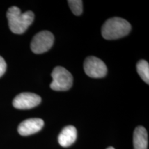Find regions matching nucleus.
<instances>
[{"label":"nucleus","instance_id":"obj_8","mask_svg":"<svg viewBox=\"0 0 149 149\" xmlns=\"http://www.w3.org/2000/svg\"><path fill=\"white\" fill-rule=\"evenodd\" d=\"M77 132L73 126H67L63 128L58 136V142L62 147H68L73 144L77 139Z\"/></svg>","mask_w":149,"mask_h":149},{"label":"nucleus","instance_id":"obj_7","mask_svg":"<svg viewBox=\"0 0 149 149\" xmlns=\"http://www.w3.org/2000/svg\"><path fill=\"white\" fill-rule=\"evenodd\" d=\"M44 122L42 119L31 118L20 123L18 126V133L22 136H29L42 130Z\"/></svg>","mask_w":149,"mask_h":149},{"label":"nucleus","instance_id":"obj_11","mask_svg":"<svg viewBox=\"0 0 149 149\" xmlns=\"http://www.w3.org/2000/svg\"><path fill=\"white\" fill-rule=\"evenodd\" d=\"M68 3L74 15L78 16L82 13L83 3L81 0H70Z\"/></svg>","mask_w":149,"mask_h":149},{"label":"nucleus","instance_id":"obj_9","mask_svg":"<svg viewBox=\"0 0 149 149\" xmlns=\"http://www.w3.org/2000/svg\"><path fill=\"white\" fill-rule=\"evenodd\" d=\"M134 149H147L148 133L146 128L139 126L135 128L133 133Z\"/></svg>","mask_w":149,"mask_h":149},{"label":"nucleus","instance_id":"obj_10","mask_svg":"<svg viewBox=\"0 0 149 149\" xmlns=\"http://www.w3.org/2000/svg\"><path fill=\"white\" fill-rule=\"evenodd\" d=\"M137 71L146 84H149V64L146 60H140L137 64Z\"/></svg>","mask_w":149,"mask_h":149},{"label":"nucleus","instance_id":"obj_2","mask_svg":"<svg viewBox=\"0 0 149 149\" xmlns=\"http://www.w3.org/2000/svg\"><path fill=\"white\" fill-rule=\"evenodd\" d=\"M131 30L129 22L120 17L110 18L102 28V35L108 40H117L127 35Z\"/></svg>","mask_w":149,"mask_h":149},{"label":"nucleus","instance_id":"obj_5","mask_svg":"<svg viewBox=\"0 0 149 149\" xmlns=\"http://www.w3.org/2000/svg\"><path fill=\"white\" fill-rule=\"evenodd\" d=\"M84 69L87 75L93 78L104 77L107 73V67L104 61L93 56L85 59Z\"/></svg>","mask_w":149,"mask_h":149},{"label":"nucleus","instance_id":"obj_6","mask_svg":"<svg viewBox=\"0 0 149 149\" xmlns=\"http://www.w3.org/2000/svg\"><path fill=\"white\" fill-rule=\"evenodd\" d=\"M41 101L42 99L38 95L32 93H22L15 97L13 105L17 109H31L38 106Z\"/></svg>","mask_w":149,"mask_h":149},{"label":"nucleus","instance_id":"obj_4","mask_svg":"<svg viewBox=\"0 0 149 149\" xmlns=\"http://www.w3.org/2000/svg\"><path fill=\"white\" fill-rule=\"evenodd\" d=\"M54 43V36L47 31H41L34 36L31 44V48L35 54H42L51 48Z\"/></svg>","mask_w":149,"mask_h":149},{"label":"nucleus","instance_id":"obj_12","mask_svg":"<svg viewBox=\"0 0 149 149\" xmlns=\"http://www.w3.org/2000/svg\"><path fill=\"white\" fill-rule=\"evenodd\" d=\"M6 63L2 57L0 56V77L3 76L6 70Z\"/></svg>","mask_w":149,"mask_h":149},{"label":"nucleus","instance_id":"obj_1","mask_svg":"<svg viewBox=\"0 0 149 149\" xmlns=\"http://www.w3.org/2000/svg\"><path fill=\"white\" fill-rule=\"evenodd\" d=\"M6 16L9 28L15 34L24 33L34 20V13L32 11L29 10L22 13L21 10L17 6L9 8Z\"/></svg>","mask_w":149,"mask_h":149},{"label":"nucleus","instance_id":"obj_3","mask_svg":"<svg viewBox=\"0 0 149 149\" xmlns=\"http://www.w3.org/2000/svg\"><path fill=\"white\" fill-rule=\"evenodd\" d=\"M53 81L50 85L51 89L56 91H66L69 90L72 86V74L66 68L57 66L54 68L51 74Z\"/></svg>","mask_w":149,"mask_h":149},{"label":"nucleus","instance_id":"obj_13","mask_svg":"<svg viewBox=\"0 0 149 149\" xmlns=\"http://www.w3.org/2000/svg\"><path fill=\"white\" fill-rule=\"evenodd\" d=\"M107 149H115V148H113V147H112V146H110V147H109V148H107Z\"/></svg>","mask_w":149,"mask_h":149}]
</instances>
